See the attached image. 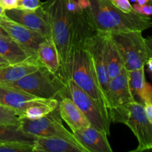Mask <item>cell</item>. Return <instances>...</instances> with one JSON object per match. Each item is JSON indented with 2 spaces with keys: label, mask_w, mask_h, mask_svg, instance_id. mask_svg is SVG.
Masks as SVG:
<instances>
[{
  "label": "cell",
  "mask_w": 152,
  "mask_h": 152,
  "mask_svg": "<svg viewBox=\"0 0 152 152\" xmlns=\"http://www.w3.org/2000/svg\"><path fill=\"white\" fill-rule=\"evenodd\" d=\"M57 110L58 108L50 114L37 120H29L20 117L19 129L22 132L34 135L37 137H42L62 138L77 145L83 149L84 152H88L77 140L74 134L67 130L62 125L60 116L57 114Z\"/></svg>",
  "instance_id": "8992f818"
},
{
  "label": "cell",
  "mask_w": 152,
  "mask_h": 152,
  "mask_svg": "<svg viewBox=\"0 0 152 152\" xmlns=\"http://www.w3.org/2000/svg\"><path fill=\"white\" fill-rule=\"evenodd\" d=\"M0 85L21 89L37 97L45 99H62L67 97L68 91L67 83L63 79L42 65L17 81Z\"/></svg>",
  "instance_id": "3957f363"
},
{
  "label": "cell",
  "mask_w": 152,
  "mask_h": 152,
  "mask_svg": "<svg viewBox=\"0 0 152 152\" xmlns=\"http://www.w3.org/2000/svg\"><path fill=\"white\" fill-rule=\"evenodd\" d=\"M67 97L72 99L91 125L108 136L111 122L105 118L96 102L71 80L67 82Z\"/></svg>",
  "instance_id": "52a82bcc"
},
{
  "label": "cell",
  "mask_w": 152,
  "mask_h": 152,
  "mask_svg": "<svg viewBox=\"0 0 152 152\" xmlns=\"http://www.w3.org/2000/svg\"><path fill=\"white\" fill-rule=\"evenodd\" d=\"M149 0H137V3L139 4H148Z\"/></svg>",
  "instance_id": "836d02e7"
},
{
  "label": "cell",
  "mask_w": 152,
  "mask_h": 152,
  "mask_svg": "<svg viewBox=\"0 0 152 152\" xmlns=\"http://www.w3.org/2000/svg\"><path fill=\"white\" fill-rule=\"evenodd\" d=\"M42 65L37 61H28L0 68V84L17 81L25 76L37 71Z\"/></svg>",
  "instance_id": "ac0fdd59"
},
{
  "label": "cell",
  "mask_w": 152,
  "mask_h": 152,
  "mask_svg": "<svg viewBox=\"0 0 152 152\" xmlns=\"http://www.w3.org/2000/svg\"><path fill=\"white\" fill-rule=\"evenodd\" d=\"M127 71L144 68L149 55L142 32L129 31L111 34Z\"/></svg>",
  "instance_id": "5b68a950"
},
{
  "label": "cell",
  "mask_w": 152,
  "mask_h": 152,
  "mask_svg": "<svg viewBox=\"0 0 152 152\" xmlns=\"http://www.w3.org/2000/svg\"><path fill=\"white\" fill-rule=\"evenodd\" d=\"M39 62L50 72L59 74L60 71V62L55 45L52 39H45L37 50Z\"/></svg>",
  "instance_id": "d6986e66"
},
{
  "label": "cell",
  "mask_w": 152,
  "mask_h": 152,
  "mask_svg": "<svg viewBox=\"0 0 152 152\" xmlns=\"http://www.w3.org/2000/svg\"><path fill=\"white\" fill-rule=\"evenodd\" d=\"M0 56L10 65L28 61L39 62L36 53L25 48L11 38H0Z\"/></svg>",
  "instance_id": "9a60e30c"
},
{
  "label": "cell",
  "mask_w": 152,
  "mask_h": 152,
  "mask_svg": "<svg viewBox=\"0 0 152 152\" xmlns=\"http://www.w3.org/2000/svg\"><path fill=\"white\" fill-rule=\"evenodd\" d=\"M43 2L40 0H19L18 8L24 10H34L42 5Z\"/></svg>",
  "instance_id": "d4e9b609"
},
{
  "label": "cell",
  "mask_w": 152,
  "mask_h": 152,
  "mask_svg": "<svg viewBox=\"0 0 152 152\" xmlns=\"http://www.w3.org/2000/svg\"><path fill=\"white\" fill-rule=\"evenodd\" d=\"M0 26L12 39L36 54L39 45L46 39L38 33L10 19L5 14L0 17Z\"/></svg>",
  "instance_id": "8fae6325"
},
{
  "label": "cell",
  "mask_w": 152,
  "mask_h": 152,
  "mask_svg": "<svg viewBox=\"0 0 152 152\" xmlns=\"http://www.w3.org/2000/svg\"><path fill=\"white\" fill-rule=\"evenodd\" d=\"M151 80H152V73H151Z\"/></svg>",
  "instance_id": "ab89813d"
},
{
  "label": "cell",
  "mask_w": 152,
  "mask_h": 152,
  "mask_svg": "<svg viewBox=\"0 0 152 152\" xmlns=\"http://www.w3.org/2000/svg\"><path fill=\"white\" fill-rule=\"evenodd\" d=\"M10 65V64H6V63H0V68H3V67L6 66V65Z\"/></svg>",
  "instance_id": "8d00e7d4"
},
{
  "label": "cell",
  "mask_w": 152,
  "mask_h": 152,
  "mask_svg": "<svg viewBox=\"0 0 152 152\" xmlns=\"http://www.w3.org/2000/svg\"><path fill=\"white\" fill-rule=\"evenodd\" d=\"M145 65H146L147 67H148V72L152 73V56H149V57H148Z\"/></svg>",
  "instance_id": "d6a6232c"
},
{
  "label": "cell",
  "mask_w": 152,
  "mask_h": 152,
  "mask_svg": "<svg viewBox=\"0 0 152 152\" xmlns=\"http://www.w3.org/2000/svg\"><path fill=\"white\" fill-rule=\"evenodd\" d=\"M143 105L147 117L149 120V121L152 123V103H146L144 104Z\"/></svg>",
  "instance_id": "f1b7e54d"
},
{
  "label": "cell",
  "mask_w": 152,
  "mask_h": 152,
  "mask_svg": "<svg viewBox=\"0 0 152 152\" xmlns=\"http://www.w3.org/2000/svg\"><path fill=\"white\" fill-rule=\"evenodd\" d=\"M113 4L126 13L133 11V7L129 0H110Z\"/></svg>",
  "instance_id": "484cf974"
},
{
  "label": "cell",
  "mask_w": 152,
  "mask_h": 152,
  "mask_svg": "<svg viewBox=\"0 0 152 152\" xmlns=\"http://www.w3.org/2000/svg\"><path fill=\"white\" fill-rule=\"evenodd\" d=\"M5 15L10 19L38 33L46 39H52L48 15L42 5L34 10H24L18 7L7 10H5Z\"/></svg>",
  "instance_id": "9c48e42d"
},
{
  "label": "cell",
  "mask_w": 152,
  "mask_h": 152,
  "mask_svg": "<svg viewBox=\"0 0 152 152\" xmlns=\"http://www.w3.org/2000/svg\"><path fill=\"white\" fill-rule=\"evenodd\" d=\"M0 63H6V64H9L8 62H7V61H6L5 59H4V58L1 57V56H0Z\"/></svg>",
  "instance_id": "d590c367"
},
{
  "label": "cell",
  "mask_w": 152,
  "mask_h": 152,
  "mask_svg": "<svg viewBox=\"0 0 152 152\" xmlns=\"http://www.w3.org/2000/svg\"><path fill=\"white\" fill-rule=\"evenodd\" d=\"M132 1H133V2H137V0H131Z\"/></svg>",
  "instance_id": "f35d334b"
},
{
  "label": "cell",
  "mask_w": 152,
  "mask_h": 152,
  "mask_svg": "<svg viewBox=\"0 0 152 152\" xmlns=\"http://www.w3.org/2000/svg\"><path fill=\"white\" fill-rule=\"evenodd\" d=\"M133 10L137 13H140V14L144 15V16H149L152 15V5L150 4H134L132 5Z\"/></svg>",
  "instance_id": "4316f807"
},
{
  "label": "cell",
  "mask_w": 152,
  "mask_h": 152,
  "mask_svg": "<svg viewBox=\"0 0 152 152\" xmlns=\"http://www.w3.org/2000/svg\"><path fill=\"white\" fill-rule=\"evenodd\" d=\"M0 38L10 39V37L8 35V34L1 26H0Z\"/></svg>",
  "instance_id": "1f68e13d"
},
{
  "label": "cell",
  "mask_w": 152,
  "mask_h": 152,
  "mask_svg": "<svg viewBox=\"0 0 152 152\" xmlns=\"http://www.w3.org/2000/svg\"><path fill=\"white\" fill-rule=\"evenodd\" d=\"M79 6L82 10H86L90 6V0H77Z\"/></svg>",
  "instance_id": "4dcf8cb0"
},
{
  "label": "cell",
  "mask_w": 152,
  "mask_h": 152,
  "mask_svg": "<svg viewBox=\"0 0 152 152\" xmlns=\"http://www.w3.org/2000/svg\"><path fill=\"white\" fill-rule=\"evenodd\" d=\"M148 4H150L151 5H152V0H149V1H148Z\"/></svg>",
  "instance_id": "74e56055"
},
{
  "label": "cell",
  "mask_w": 152,
  "mask_h": 152,
  "mask_svg": "<svg viewBox=\"0 0 152 152\" xmlns=\"http://www.w3.org/2000/svg\"><path fill=\"white\" fill-rule=\"evenodd\" d=\"M58 111L60 117L69 126L71 132L83 130L91 126L85 114L71 98L61 99L59 102Z\"/></svg>",
  "instance_id": "5bb4252c"
},
{
  "label": "cell",
  "mask_w": 152,
  "mask_h": 152,
  "mask_svg": "<svg viewBox=\"0 0 152 152\" xmlns=\"http://www.w3.org/2000/svg\"><path fill=\"white\" fill-rule=\"evenodd\" d=\"M84 11L91 26L97 32H142L152 27L150 16L140 14L134 10L123 12L110 0H90V6Z\"/></svg>",
  "instance_id": "6da1fadb"
},
{
  "label": "cell",
  "mask_w": 152,
  "mask_h": 152,
  "mask_svg": "<svg viewBox=\"0 0 152 152\" xmlns=\"http://www.w3.org/2000/svg\"><path fill=\"white\" fill-rule=\"evenodd\" d=\"M80 143L88 152H112L108 135L93 126L72 132Z\"/></svg>",
  "instance_id": "4fadbf2b"
},
{
  "label": "cell",
  "mask_w": 152,
  "mask_h": 152,
  "mask_svg": "<svg viewBox=\"0 0 152 152\" xmlns=\"http://www.w3.org/2000/svg\"><path fill=\"white\" fill-rule=\"evenodd\" d=\"M130 86L134 96H137L142 104L152 103V86L145 80V67L129 71Z\"/></svg>",
  "instance_id": "ffe728a7"
},
{
  "label": "cell",
  "mask_w": 152,
  "mask_h": 152,
  "mask_svg": "<svg viewBox=\"0 0 152 152\" xmlns=\"http://www.w3.org/2000/svg\"><path fill=\"white\" fill-rule=\"evenodd\" d=\"M0 124L20 126V114L16 110L0 104Z\"/></svg>",
  "instance_id": "603a6c76"
},
{
  "label": "cell",
  "mask_w": 152,
  "mask_h": 152,
  "mask_svg": "<svg viewBox=\"0 0 152 152\" xmlns=\"http://www.w3.org/2000/svg\"><path fill=\"white\" fill-rule=\"evenodd\" d=\"M34 143L19 141L1 142H0V152H33Z\"/></svg>",
  "instance_id": "cb8c5ba5"
},
{
  "label": "cell",
  "mask_w": 152,
  "mask_h": 152,
  "mask_svg": "<svg viewBox=\"0 0 152 152\" xmlns=\"http://www.w3.org/2000/svg\"><path fill=\"white\" fill-rule=\"evenodd\" d=\"M42 6L48 15L52 41L54 43L59 57V76L67 83L68 81V62L73 14L67 10L65 0H48L43 2Z\"/></svg>",
  "instance_id": "7a4b0ae2"
},
{
  "label": "cell",
  "mask_w": 152,
  "mask_h": 152,
  "mask_svg": "<svg viewBox=\"0 0 152 152\" xmlns=\"http://www.w3.org/2000/svg\"><path fill=\"white\" fill-rule=\"evenodd\" d=\"M104 58L107 72L110 80L114 78L125 68L120 51L113 40L111 34L105 33V44H104Z\"/></svg>",
  "instance_id": "2e32d148"
},
{
  "label": "cell",
  "mask_w": 152,
  "mask_h": 152,
  "mask_svg": "<svg viewBox=\"0 0 152 152\" xmlns=\"http://www.w3.org/2000/svg\"><path fill=\"white\" fill-rule=\"evenodd\" d=\"M4 14H5V10H4V9H3L2 7L0 6V17L2 16H4Z\"/></svg>",
  "instance_id": "e575fe53"
},
{
  "label": "cell",
  "mask_w": 152,
  "mask_h": 152,
  "mask_svg": "<svg viewBox=\"0 0 152 152\" xmlns=\"http://www.w3.org/2000/svg\"><path fill=\"white\" fill-rule=\"evenodd\" d=\"M59 102V100L57 99L42 98L25 108L20 117L29 120H37L42 118L55 111L58 108Z\"/></svg>",
  "instance_id": "44dd1931"
},
{
  "label": "cell",
  "mask_w": 152,
  "mask_h": 152,
  "mask_svg": "<svg viewBox=\"0 0 152 152\" xmlns=\"http://www.w3.org/2000/svg\"><path fill=\"white\" fill-rule=\"evenodd\" d=\"M107 99L111 122L125 124L129 117V106L136 100L131 89L129 71L126 68L110 80Z\"/></svg>",
  "instance_id": "277c9868"
},
{
  "label": "cell",
  "mask_w": 152,
  "mask_h": 152,
  "mask_svg": "<svg viewBox=\"0 0 152 152\" xmlns=\"http://www.w3.org/2000/svg\"><path fill=\"white\" fill-rule=\"evenodd\" d=\"M125 125L132 130L138 141L133 152L152 150V123L147 117L144 105L135 100L129 106V117Z\"/></svg>",
  "instance_id": "ba28073f"
},
{
  "label": "cell",
  "mask_w": 152,
  "mask_h": 152,
  "mask_svg": "<svg viewBox=\"0 0 152 152\" xmlns=\"http://www.w3.org/2000/svg\"><path fill=\"white\" fill-rule=\"evenodd\" d=\"M145 40L148 55H149V56H152V36L145 38Z\"/></svg>",
  "instance_id": "f546056e"
},
{
  "label": "cell",
  "mask_w": 152,
  "mask_h": 152,
  "mask_svg": "<svg viewBox=\"0 0 152 152\" xmlns=\"http://www.w3.org/2000/svg\"><path fill=\"white\" fill-rule=\"evenodd\" d=\"M33 152H84L77 145L59 137H37Z\"/></svg>",
  "instance_id": "e0dca14e"
},
{
  "label": "cell",
  "mask_w": 152,
  "mask_h": 152,
  "mask_svg": "<svg viewBox=\"0 0 152 152\" xmlns=\"http://www.w3.org/2000/svg\"><path fill=\"white\" fill-rule=\"evenodd\" d=\"M19 0H0V6L4 10L17 8Z\"/></svg>",
  "instance_id": "83f0119b"
},
{
  "label": "cell",
  "mask_w": 152,
  "mask_h": 152,
  "mask_svg": "<svg viewBox=\"0 0 152 152\" xmlns=\"http://www.w3.org/2000/svg\"><path fill=\"white\" fill-rule=\"evenodd\" d=\"M104 44L105 33L97 32L94 30L87 39V45L93 59L98 81L107 99L110 79L107 72L104 58Z\"/></svg>",
  "instance_id": "30bf717a"
},
{
  "label": "cell",
  "mask_w": 152,
  "mask_h": 152,
  "mask_svg": "<svg viewBox=\"0 0 152 152\" xmlns=\"http://www.w3.org/2000/svg\"><path fill=\"white\" fill-rule=\"evenodd\" d=\"M41 99L21 89L0 85V104L16 110L20 116L25 108Z\"/></svg>",
  "instance_id": "7c38bea8"
},
{
  "label": "cell",
  "mask_w": 152,
  "mask_h": 152,
  "mask_svg": "<svg viewBox=\"0 0 152 152\" xmlns=\"http://www.w3.org/2000/svg\"><path fill=\"white\" fill-rule=\"evenodd\" d=\"M37 137L22 132L19 126L0 124V142L19 141V142H33Z\"/></svg>",
  "instance_id": "7402d4cb"
},
{
  "label": "cell",
  "mask_w": 152,
  "mask_h": 152,
  "mask_svg": "<svg viewBox=\"0 0 152 152\" xmlns=\"http://www.w3.org/2000/svg\"></svg>",
  "instance_id": "60d3db41"
}]
</instances>
